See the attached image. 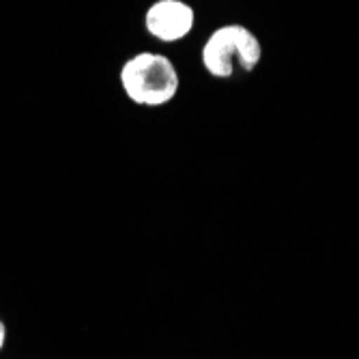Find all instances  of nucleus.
<instances>
[{"label":"nucleus","mask_w":359,"mask_h":359,"mask_svg":"<svg viewBox=\"0 0 359 359\" xmlns=\"http://www.w3.org/2000/svg\"><path fill=\"white\" fill-rule=\"evenodd\" d=\"M144 26L151 37L164 43L181 41L194 28V9L183 0H157L144 15Z\"/></svg>","instance_id":"nucleus-3"},{"label":"nucleus","mask_w":359,"mask_h":359,"mask_svg":"<svg viewBox=\"0 0 359 359\" xmlns=\"http://www.w3.org/2000/svg\"><path fill=\"white\" fill-rule=\"evenodd\" d=\"M201 56L213 78H231L237 65L243 72H254L263 58V48L250 28L228 24L211 32Z\"/></svg>","instance_id":"nucleus-2"},{"label":"nucleus","mask_w":359,"mask_h":359,"mask_svg":"<svg viewBox=\"0 0 359 359\" xmlns=\"http://www.w3.org/2000/svg\"><path fill=\"white\" fill-rule=\"evenodd\" d=\"M5 342H7V327H5V323L0 320V351H3Z\"/></svg>","instance_id":"nucleus-4"},{"label":"nucleus","mask_w":359,"mask_h":359,"mask_svg":"<svg viewBox=\"0 0 359 359\" xmlns=\"http://www.w3.org/2000/svg\"><path fill=\"white\" fill-rule=\"evenodd\" d=\"M121 86L138 106H164L179 90V74L168 56L140 52L121 67Z\"/></svg>","instance_id":"nucleus-1"}]
</instances>
